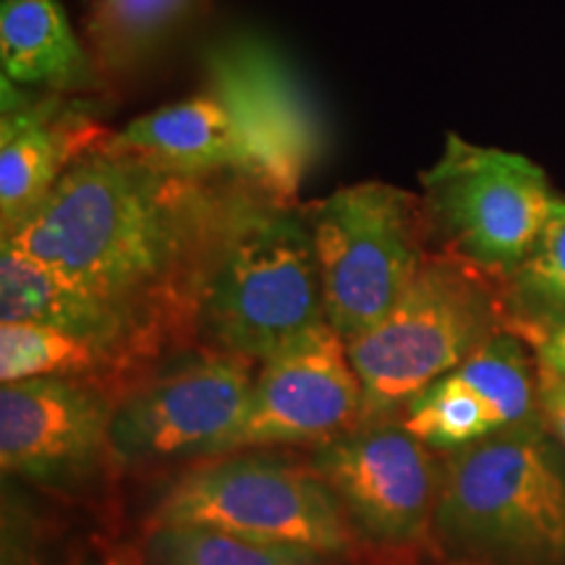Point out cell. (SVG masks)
I'll use <instances>...</instances> for the list:
<instances>
[{"label":"cell","mask_w":565,"mask_h":565,"mask_svg":"<svg viewBox=\"0 0 565 565\" xmlns=\"http://www.w3.org/2000/svg\"><path fill=\"white\" fill-rule=\"evenodd\" d=\"M233 175L192 179L103 137L3 242L126 324L145 356L192 338L194 296Z\"/></svg>","instance_id":"6da1fadb"},{"label":"cell","mask_w":565,"mask_h":565,"mask_svg":"<svg viewBox=\"0 0 565 565\" xmlns=\"http://www.w3.org/2000/svg\"><path fill=\"white\" fill-rule=\"evenodd\" d=\"M324 322L322 282L303 207L233 175L194 296L202 349L259 362Z\"/></svg>","instance_id":"7a4b0ae2"},{"label":"cell","mask_w":565,"mask_h":565,"mask_svg":"<svg viewBox=\"0 0 565 565\" xmlns=\"http://www.w3.org/2000/svg\"><path fill=\"white\" fill-rule=\"evenodd\" d=\"M433 540L482 565H565V448L545 419L443 458Z\"/></svg>","instance_id":"3957f363"},{"label":"cell","mask_w":565,"mask_h":565,"mask_svg":"<svg viewBox=\"0 0 565 565\" xmlns=\"http://www.w3.org/2000/svg\"><path fill=\"white\" fill-rule=\"evenodd\" d=\"M500 330H511L503 282L450 252L427 254L391 312L345 341L362 383L359 424L398 416Z\"/></svg>","instance_id":"277c9868"},{"label":"cell","mask_w":565,"mask_h":565,"mask_svg":"<svg viewBox=\"0 0 565 565\" xmlns=\"http://www.w3.org/2000/svg\"><path fill=\"white\" fill-rule=\"evenodd\" d=\"M322 282L324 322L345 341L383 320L424 257L422 200L383 181L335 189L303 207Z\"/></svg>","instance_id":"5b68a950"},{"label":"cell","mask_w":565,"mask_h":565,"mask_svg":"<svg viewBox=\"0 0 565 565\" xmlns=\"http://www.w3.org/2000/svg\"><path fill=\"white\" fill-rule=\"evenodd\" d=\"M152 524H194L246 540L312 550L341 561L359 536L341 503L309 466L267 456H221L179 477L154 505Z\"/></svg>","instance_id":"8992f818"},{"label":"cell","mask_w":565,"mask_h":565,"mask_svg":"<svg viewBox=\"0 0 565 565\" xmlns=\"http://www.w3.org/2000/svg\"><path fill=\"white\" fill-rule=\"evenodd\" d=\"M427 228L450 254L505 280L540 238L557 194L524 154L448 134L443 154L419 175Z\"/></svg>","instance_id":"52a82bcc"},{"label":"cell","mask_w":565,"mask_h":565,"mask_svg":"<svg viewBox=\"0 0 565 565\" xmlns=\"http://www.w3.org/2000/svg\"><path fill=\"white\" fill-rule=\"evenodd\" d=\"M252 362L202 349L129 387L116 401L110 461L168 463L231 454L254 391Z\"/></svg>","instance_id":"ba28073f"},{"label":"cell","mask_w":565,"mask_h":565,"mask_svg":"<svg viewBox=\"0 0 565 565\" xmlns=\"http://www.w3.org/2000/svg\"><path fill=\"white\" fill-rule=\"evenodd\" d=\"M210 92L225 105L249 158V183L296 202L324 152V129L288 63L252 34L217 40L204 53Z\"/></svg>","instance_id":"9c48e42d"},{"label":"cell","mask_w":565,"mask_h":565,"mask_svg":"<svg viewBox=\"0 0 565 565\" xmlns=\"http://www.w3.org/2000/svg\"><path fill=\"white\" fill-rule=\"evenodd\" d=\"M312 469L333 490L359 540L414 547L433 536L443 461L398 422H362L330 437L317 445Z\"/></svg>","instance_id":"30bf717a"},{"label":"cell","mask_w":565,"mask_h":565,"mask_svg":"<svg viewBox=\"0 0 565 565\" xmlns=\"http://www.w3.org/2000/svg\"><path fill=\"white\" fill-rule=\"evenodd\" d=\"M116 401L87 377H40L0 387L6 479L74 490L110 461Z\"/></svg>","instance_id":"8fae6325"},{"label":"cell","mask_w":565,"mask_h":565,"mask_svg":"<svg viewBox=\"0 0 565 565\" xmlns=\"http://www.w3.org/2000/svg\"><path fill=\"white\" fill-rule=\"evenodd\" d=\"M362 419V383L349 343L317 324L259 364L252 406L231 454L267 445L324 443Z\"/></svg>","instance_id":"7c38bea8"},{"label":"cell","mask_w":565,"mask_h":565,"mask_svg":"<svg viewBox=\"0 0 565 565\" xmlns=\"http://www.w3.org/2000/svg\"><path fill=\"white\" fill-rule=\"evenodd\" d=\"M108 134L89 105L61 92L3 79L0 113V236H11L42 207L84 150Z\"/></svg>","instance_id":"4fadbf2b"},{"label":"cell","mask_w":565,"mask_h":565,"mask_svg":"<svg viewBox=\"0 0 565 565\" xmlns=\"http://www.w3.org/2000/svg\"><path fill=\"white\" fill-rule=\"evenodd\" d=\"M124 150L158 162L192 179L236 175L249 181V158L225 105L207 89L204 95L166 105L110 134Z\"/></svg>","instance_id":"5bb4252c"},{"label":"cell","mask_w":565,"mask_h":565,"mask_svg":"<svg viewBox=\"0 0 565 565\" xmlns=\"http://www.w3.org/2000/svg\"><path fill=\"white\" fill-rule=\"evenodd\" d=\"M0 322H34L66 330L95 343L116 370L141 359L131 333L116 315L9 242H0Z\"/></svg>","instance_id":"9a60e30c"},{"label":"cell","mask_w":565,"mask_h":565,"mask_svg":"<svg viewBox=\"0 0 565 565\" xmlns=\"http://www.w3.org/2000/svg\"><path fill=\"white\" fill-rule=\"evenodd\" d=\"M0 68L3 79L26 89L74 95L103 87L58 0L0 3Z\"/></svg>","instance_id":"2e32d148"},{"label":"cell","mask_w":565,"mask_h":565,"mask_svg":"<svg viewBox=\"0 0 565 565\" xmlns=\"http://www.w3.org/2000/svg\"><path fill=\"white\" fill-rule=\"evenodd\" d=\"M202 0H92L84 45L103 84L145 71L192 21Z\"/></svg>","instance_id":"e0dca14e"},{"label":"cell","mask_w":565,"mask_h":565,"mask_svg":"<svg viewBox=\"0 0 565 565\" xmlns=\"http://www.w3.org/2000/svg\"><path fill=\"white\" fill-rule=\"evenodd\" d=\"M503 299L508 328L529 343L565 328V200L553 202L540 238L526 259L508 275Z\"/></svg>","instance_id":"ac0fdd59"},{"label":"cell","mask_w":565,"mask_h":565,"mask_svg":"<svg viewBox=\"0 0 565 565\" xmlns=\"http://www.w3.org/2000/svg\"><path fill=\"white\" fill-rule=\"evenodd\" d=\"M529 345L532 343L515 330H500L450 372L490 408L498 429L542 416L540 362Z\"/></svg>","instance_id":"d6986e66"},{"label":"cell","mask_w":565,"mask_h":565,"mask_svg":"<svg viewBox=\"0 0 565 565\" xmlns=\"http://www.w3.org/2000/svg\"><path fill=\"white\" fill-rule=\"evenodd\" d=\"M312 550L246 540L194 524H152L139 565H333Z\"/></svg>","instance_id":"ffe728a7"},{"label":"cell","mask_w":565,"mask_h":565,"mask_svg":"<svg viewBox=\"0 0 565 565\" xmlns=\"http://www.w3.org/2000/svg\"><path fill=\"white\" fill-rule=\"evenodd\" d=\"M116 370L95 343L34 322H0V383L40 377H89Z\"/></svg>","instance_id":"44dd1931"},{"label":"cell","mask_w":565,"mask_h":565,"mask_svg":"<svg viewBox=\"0 0 565 565\" xmlns=\"http://www.w3.org/2000/svg\"><path fill=\"white\" fill-rule=\"evenodd\" d=\"M398 419L408 435L437 454H454L498 433L490 408L456 374H448L422 391L398 414Z\"/></svg>","instance_id":"7402d4cb"},{"label":"cell","mask_w":565,"mask_h":565,"mask_svg":"<svg viewBox=\"0 0 565 565\" xmlns=\"http://www.w3.org/2000/svg\"><path fill=\"white\" fill-rule=\"evenodd\" d=\"M540 406L557 440L565 448V377L540 364Z\"/></svg>","instance_id":"603a6c76"},{"label":"cell","mask_w":565,"mask_h":565,"mask_svg":"<svg viewBox=\"0 0 565 565\" xmlns=\"http://www.w3.org/2000/svg\"><path fill=\"white\" fill-rule=\"evenodd\" d=\"M534 353L536 362L542 366H550V370L565 377V328H557L542 338V341H536Z\"/></svg>","instance_id":"cb8c5ba5"},{"label":"cell","mask_w":565,"mask_h":565,"mask_svg":"<svg viewBox=\"0 0 565 565\" xmlns=\"http://www.w3.org/2000/svg\"><path fill=\"white\" fill-rule=\"evenodd\" d=\"M87 565H100V563H87Z\"/></svg>","instance_id":"d4e9b609"}]
</instances>
